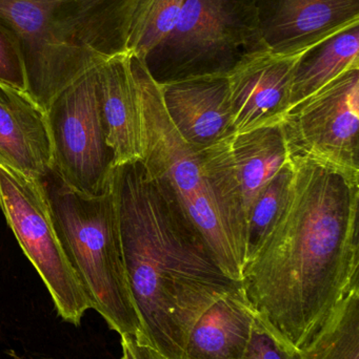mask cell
Instances as JSON below:
<instances>
[{
    "instance_id": "obj_6",
    "label": "cell",
    "mask_w": 359,
    "mask_h": 359,
    "mask_svg": "<svg viewBox=\"0 0 359 359\" xmlns=\"http://www.w3.org/2000/svg\"><path fill=\"white\" fill-rule=\"evenodd\" d=\"M266 52L254 0H185L176 27L143 62L164 86L228 76L242 61Z\"/></svg>"
},
{
    "instance_id": "obj_7",
    "label": "cell",
    "mask_w": 359,
    "mask_h": 359,
    "mask_svg": "<svg viewBox=\"0 0 359 359\" xmlns=\"http://www.w3.org/2000/svg\"><path fill=\"white\" fill-rule=\"evenodd\" d=\"M0 208L46 285L57 314L79 327L92 304L59 240L41 182L0 166Z\"/></svg>"
},
{
    "instance_id": "obj_12",
    "label": "cell",
    "mask_w": 359,
    "mask_h": 359,
    "mask_svg": "<svg viewBox=\"0 0 359 359\" xmlns=\"http://www.w3.org/2000/svg\"><path fill=\"white\" fill-rule=\"evenodd\" d=\"M268 52L294 56L359 21V0H254Z\"/></svg>"
},
{
    "instance_id": "obj_2",
    "label": "cell",
    "mask_w": 359,
    "mask_h": 359,
    "mask_svg": "<svg viewBox=\"0 0 359 359\" xmlns=\"http://www.w3.org/2000/svg\"><path fill=\"white\" fill-rule=\"evenodd\" d=\"M111 191L141 318L139 341L168 359H183L192 327L235 280L223 274L202 234L141 162L116 166Z\"/></svg>"
},
{
    "instance_id": "obj_20",
    "label": "cell",
    "mask_w": 359,
    "mask_h": 359,
    "mask_svg": "<svg viewBox=\"0 0 359 359\" xmlns=\"http://www.w3.org/2000/svg\"><path fill=\"white\" fill-rule=\"evenodd\" d=\"M291 177L292 162L290 159L255 200L247 225V262L261 246L280 217L288 196Z\"/></svg>"
},
{
    "instance_id": "obj_16",
    "label": "cell",
    "mask_w": 359,
    "mask_h": 359,
    "mask_svg": "<svg viewBox=\"0 0 359 359\" xmlns=\"http://www.w3.org/2000/svg\"><path fill=\"white\" fill-rule=\"evenodd\" d=\"M255 312L242 286L219 297L190 331L183 359H242Z\"/></svg>"
},
{
    "instance_id": "obj_22",
    "label": "cell",
    "mask_w": 359,
    "mask_h": 359,
    "mask_svg": "<svg viewBox=\"0 0 359 359\" xmlns=\"http://www.w3.org/2000/svg\"><path fill=\"white\" fill-rule=\"evenodd\" d=\"M0 83L27 92L22 55L16 39L0 25Z\"/></svg>"
},
{
    "instance_id": "obj_13",
    "label": "cell",
    "mask_w": 359,
    "mask_h": 359,
    "mask_svg": "<svg viewBox=\"0 0 359 359\" xmlns=\"http://www.w3.org/2000/svg\"><path fill=\"white\" fill-rule=\"evenodd\" d=\"M0 166L40 181L52 172L48 116L27 92L0 83Z\"/></svg>"
},
{
    "instance_id": "obj_11",
    "label": "cell",
    "mask_w": 359,
    "mask_h": 359,
    "mask_svg": "<svg viewBox=\"0 0 359 359\" xmlns=\"http://www.w3.org/2000/svg\"><path fill=\"white\" fill-rule=\"evenodd\" d=\"M299 55L261 53L242 61L227 76L234 134L284 123L291 111Z\"/></svg>"
},
{
    "instance_id": "obj_10",
    "label": "cell",
    "mask_w": 359,
    "mask_h": 359,
    "mask_svg": "<svg viewBox=\"0 0 359 359\" xmlns=\"http://www.w3.org/2000/svg\"><path fill=\"white\" fill-rule=\"evenodd\" d=\"M282 126L293 156L359 183V67L297 105Z\"/></svg>"
},
{
    "instance_id": "obj_14",
    "label": "cell",
    "mask_w": 359,
    "mask_h": 359,
    "mask_svg": "<svg viewBox=\"0 0 359 359\" xmlns=\"http://www.w3.org/2000/svg\"><path fill=\"white\" fill-rule=\"evenodd\" d=\"M164 109L192 147L206 149L234 134L227 76H209L160 86Z\"/></svg>"
},
{
    "instance_id": "obj_19",
    "label": "cell",
    "mask_w": 359,
    "mask_h": 359,
    "mask_svg": "<svg viewBox=\"0 0 359 359\" xmlns=\"http://www.w3.org/2000/svg\"><path fill=\"white\" fill-rule=\"evenodd\" d=\"M185 0H136L129 25L126 52L145 60L176 27Z\"/></svg>"
},
{
    "instance_id": "obj_9",
    "label": "cell",
    "mask_w": 359,
    "mask_h": 359,
    "mask_svg": "<svg viewBox=\"0 0 359 359\" xmlns=\"http://www.w3.org/2000/svg\"><path fill=\"white\" fill-rule=\"evenodd\" d=\"M200 153L207 179L247 257L253 204L292 156L284 126L232 134Z\"/></svg>"
},
{
    "instance_id": "obj_18",
    "label": "cell",
    "mask_w": 359,
    "mask_h": 359,
    "mask_svg": "<svg viewBox=\"0 0 359 359\" xmlns=\"http://www.w3.org/2000/svg\"><path fill=\"white\" fill-rule=\"evenodd\" d=\"M297 359H359V289L339 302Z\"/></svg>"
},
{
    "instance_id": "obj_1",
    "label": "cell",
    "mask_w": 359,
    "mask_h": 359,
    "mask_svg": "<svg viewBox=\"0 0 359 359\" xmlns=\"http://www.w3.org/2000/svg\"><path fill=\"white\" fill-rule=\"evenodd\" d=\"M291 162L284 208L242 286L255 314L299 350L359 289V183L301 156Z\"/></svg>"
},
{
    "instance_id": "obj_21",
    "label": "cell",
    "mask_w": 359,
    "mask_h": 359,
    "mask_svg": "<svg viewBox=\"0 0 359 359\" xmlns=\"http://www.w3.org/2000/svg\"><path fill=\"white\" fill-rule=\"evenodd\" d=\"M242 359H297V350L255 314L250 341Z\"/></svg>"
},
{
    "instance_id": "obj_8",
    "label": "cell",
    "mask_w": 359,
    "mask_h": 359,
    "mask_svg": "<svg viewBox=\"0 0 359 359\" xmlns=\"http://www.w3.org/2000/svg\"><path fill=\"white\" fill-rule=\"evenodd\" d=\"M46 116L53 172L86 196L109 191L116 166L101 115L98 65L57 95Z\"/></svg>"
},
{
    "instance_id": "obj_15",
    "label": "cell",
    "mask_w": 359,
    "mask_h": 359,
    "mask_svg": "<svg viewBox=\"0 0 359 359\" xmlns=\"http://www.w3.org/2000/svg\"><path fill=\"white\" fill-rule=\"evenodd\" d=\"M101 115L115 166L141 162L143 120L128 53L98 65Z\"/></svg>"
},
{
    "instance_id": "obj_5",
    "label": "cell",
    "mask_w": 359,
    "mask_h": 359,
    "mask_svg": "<svg viewBox=\"0 0 359 359\" xmlns=\"http://www.w3.org/2000/svg\"><path fill=\"white\" fill-rule=\"evenodd\" d=\"M40 182L59 240L93 309L120 337L141 339L111 188L100 196H86L65 185L53 170Z\"/></svg>"
},
{
    "instance_id": "obj_23",
    "label": "cell",
    "mask_w": 359,
    "mask_h": 359,
    "mask_svg": "<svg viewBox=\"0 0 359 359\" xmlns=\"http://www.w3.org/2000/svg\"><path fill=\"white\" fill-rule=\"evenodd\" d=\"M122 337V359H168L145 341L134 337Z\"/></svg>"
},
{
    "instance_id": "obj_4",
    "label": "cell",
    "mask_w": 359,
    "mask_h": 359,
    "mask_svg": "<svg viewBox=\"0 0 359 359\" xmlns=\"http://www.w3.org/2000/svg\"><path fill=\"white\" fill-rule=\"evenodd\" d=\"M143 120L141 163L160 184L208 245L226 276L242 282L247 257L202 168L200 149L187 142L164 109L160 86L145 62L129 53Z\"/></svg>"
},
{
    "instance_id": "obj_3",
    "label": "cell",
    "mask_w": 359,
    "mask_h": 359,
    "mask_svg": "<svg viewBox=\"0 0 359 359\" xmlns=\"http://www.w3.org/2000/svg\"><path fill=\"white\" fill-rule=\"evenodd\" d=\"M136 0H0V25L16 39L27 93L44 109L93 67L126 52Z\"/></svg>"
},
{
    "instance_id": "obj_17",
    "label": "cell",
    "mask_w": 359,
    "mask_h": 359,
    "mask_svg": "<svg viewBox=\"0 0 359 359\" xmlns=\"http://www.w3.org/2000/svg\"><path fill=\"white\" fill-rule=\"evenodd\" d=\"M353 67H359V21L299 53L294 67L291 111Z\"/></svg>"
}]
</instances>
